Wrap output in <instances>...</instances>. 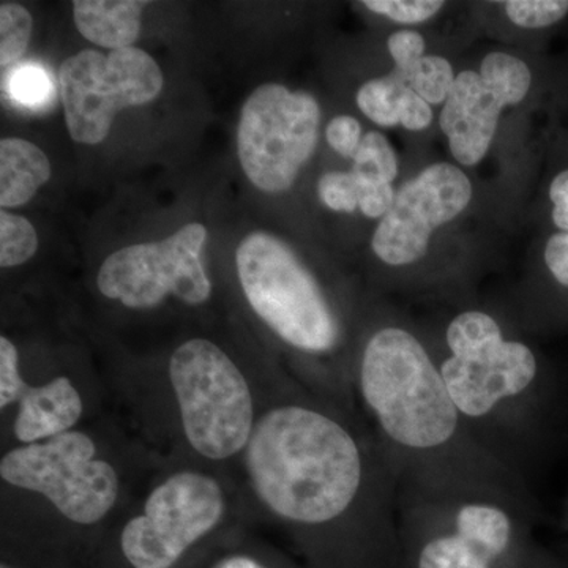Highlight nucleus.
I'll list each match as a JSON object with an SVG mask.
<instances>
[{
	"label": "nucleus",
	"instance_id": "cd10ccee",
	"mask_svg": "<svg viewBox=\"0 0 568 568\" xmlns=\"http://www.w3.org/2000/svg\"><path fill=\"white\" fill-rule=\"evenodd\" d=\"M426 48V37L417 29H396L386 40L387 54L394 63V70L403 74L405 80L418 61L428 54Z\"/></svg>",
	"mask_w": 568,
	"mask_h": 568
},
{
	"label": "nucleus",
	"instance_id": "f8f14e48",
	"mask_svg": "<svg viewBox=\"0 0 568 568\" xmlns=\"http://www.w3.org/2000/svg\"><path fill=\"white\" fill-rule=\"evenodd\" d=\"M205 239L204 224L189 223L163 241L118 250L100 267L97 287L108 301L130 310L155 308L168 297L204 305L212 295L201 261Z\"/></svg>",
	"mask_w": 568,
	"mask_h": 568
},
{
	"label": "nucleus",
	"instance_id": "a211bd4d",
	"mask_svg": "<svg viewBox=\"0 0 568 568\" xmlns=\"http://www.w3.org/2000/svg\"><path fill=\"white\" fill-rule=\"evenodd\" d=\"M534 294L558 295L556 302L568 304V234L548 233L538 246L537 271L532 276ZM548 298V301H551ZM555 302V301H552Z\"/></svg>",
	"mask_w": 568,
	"mask_h": 568
},
{
	"label": "nucleus",
	"instance_id": "1a4fd4ad",
	"mask_svg": "<svg viewBox=\"0 0 568 568\" xmlns=\"http://www.w3.org/2000/svg\"><path fill=\"white\" fill-rule=\"evenodd\" d=\"M323 111L315 95L291 91L278 82L254 89L237 129L242 170L264 193L294 185L320 142Z\"/></svg>",
	"mask_w": 568,
	"mask_h": 568
},
{
	"label": "nucleus",
	"instance_id": "412c9836",
	"mask_svg": "<svg viewBox=\"0 0 568 568\" xmlns=\"http://www.w3.org/2000/svg\"><path fill=\"white\" fill-rule=\"evenodd\" d=\"M454 63L443 54L428 52L406 77L407 85L433 108H443L457 80Z\"/></svg>",
	"mask_w": 568,
	"mask_h": 568
},
{
	"label": "nucleus",
	"instance_id": "6e6552de",
	"mask_svg": "<svg viewBox=\"0 0 568 568\" xmlns=\"http://www.w3.org/2000/svg\"><path fill=\"white\" fill-rule=\"evenodd\" d=\"M231 508V489L219 474L201 463L174 467L153 481L123 523V558L133 568H173L223 525Z\"/></svg>",
	"mask_w": 568,
	"mask_h": 568
},
{
	"label": "nucleus",
	"instance_id": "7ed1b4c3",
	"mask_svg": "<svg viewBox=\"0 0 568 568\" xmlns=\"http://www.w3.org/2000/svg\"><path fill=\"white\" fill-rule=\"evenodd\" d=\"M239 282L254 315L294 357V377L355 410L353 361L361 317L278 235L254 231L235 252Z\"/></svg>",
	"mask_w": 568,
	"mask_h": 568
},
{
	"label": "nucleus",
	"instance_id": "7c9ffc66",
	"mask_svg": "<svg viewBox=\"0 0 568 568\" xmlns=\"http://www.w3.org/2000/svg\"><path fill=\"white\" fill-rule=\"evenodd\" d=\"M436 121L435 108L406 85L399 100V125L410 133H424Z\"/></svg>",
	"mask_w": 568,
	"mask_h": 568
},
{
	"label": "nucleus",
	"instance_id": "5701e85b",
	"mask_svg": "<svg viewBox=\"0 0 568 568\" xmlns=\"http://www.w3.org/2000/svg\"><path fill=\"white\" fill-rule=\"evenodd\" d=\"M39 248L36 227L24 216L0 211V265L3 268L17 267L32 260Z\"/></svg>",
	"mask_w": 568,
	"mask_h": 568
},
{
	"label": "nucleus",
	"instance_id": "4468645a",
	"mask_svg": "<svg viewBox=\"0 0 568 568\" xmlns=\"http://www.w3.org/2000/svg\"><path fill=\"white\" fill-rule=\"evenodd\" d=\"M17 446L41 443L77 429L85 414L81 387L69 375L29 384L21 372L20 351L9 336H0V410L13 409Z\"/></svg>",
	"mask_w": 568,
	"mask_h": 568
},
{
	"label": "nucleus",
	"instance_id": "bb28decb",
	"mask_svg": "<svg viewBox=\"0 0 568 568\" xmlns=\"http://www.w3.org/2000/svg\"><path fill=\"white\" fill-rule=\"evenodd\" d=\"M321 203L332 212L354 213L358 211V183L349 171H328L317 183Z\"/></svg>",
	"mask_w": 568,
	"mask_h": 568
},
{
	"label": "nucleus",
	"instance_id": "423d86ee",
	"mask_svg": "<svg viewBox=\"0 0 568 568\" xmlns=\"http://www.w3.org/2000/svg\"><path fill=\"white\" fill-rule=\"evenodd\" d=\"M529 514L528 504L487 493L398 491L399 544L416 568H499Z\"/></svg>",
	"mask_w": 568,
	"mask_h": 568
},
{
	"label": "nucleus",
	"instance_id": "393cba45",
	"mask_svg": "<svg viewBox=\"0 0 568 568\" xmlns=\"http://www.w3.org/2000/svg\"><path fill=\"white\" fill-rule=\"evenodd\" d=\"M447 3L440 0H364L362 7L369 13L402 28L416 29L443 13Z\"/></svg>",
	"mask_w": 568,
	"mask_h": 568
},
{
	"label": "nucleus",
	"instance_id": "6ab92c4d",
	"mask_svg": "<svg viewBox=\"0 0 568 568\" xmlns=\"http://www.w3.org/2000/svg\"><path fill=\"white\" fill-rule=\"evenodd\" d=\"M351 162V173L358 182L394 185L399 175L398 153L386 134L379 130H369L365 133Z\"/></svg>",
	"mask_w": 568,
	"mask_h": 568
},
{
	"label": "nucleus",
	"instance_id": "4be33fe9",
	"mask_svg": "<svg viewBox=\"0 0 568 568\" xmlns=\"http://www.w3.org/2000/svg\"><path fill=\"white\" fill-rule=\"evenodd\" d=\"M497 6L521 31L548 32L568 18V0H507Z\"/></svg>",
	"mask_w": 568,
	"mask_h": 568
},
{
	"label": "nucleus",
	"instance_id": "c756f323",
	"mask_svg": "<svg viewBox=\"0 0 568 568\" xmlns=\"http://www.w3.org/2000/svg\"><path fill=\"white\" fill-rule=\"evenodd\" d=\"M358 212L379 223L394 207L396 189L392 183L358 182Z\"/></svg>",
	"mask_w": 568,
	"mask_h": 568
},
{
	"label": "nucleus",
	"instance_id": "473e14b6",
	"mask_svg": "<svg viewBox=\"0 0 568 568\" xmlns=\"http://www.w3.org/2000/svg\"><path fill=\"white\" fill-rule=\"evenodd\" d=\"M0 568H13V567L7 566V564H2V567H0Z\"/></svg>",
	"mask_w": 568,
	"mask_h": 568
},
{
	"label": "nucleus",
	"instance_id": "f257e3e1",
	"mask_svg": "<svg viewBox=\"0 0 568 568\" xmlns=\"http://www.w3.org/2000/svg\"><path fill=\"white\" fill-rule=\"evenodd\" d=\"M261 514L306 540L388 556L398 481L361 414L280 373L241 457Z\"/></svg>",
	"mask_w": 568,
	"mask_h": 568
},
{
	"label": "nucleus",
	"instance_id": "c85d7f7f",
	"mask_svg": "<svg viewBox=\"0 0 568 568\" xmlns=\"http://www.w3.org/2000/svg\"><path fill=\"white\" fill-rule=\"evenodd\" d=\"M364 136V126L354 115H336L325 126V141L336 155L345 160L354 159Z\"/></svg>",
	"mask_w": 568,
	"mask_h": 568
},
{
	"label": "nucleus",
	"instance_id": "ddd939ff",
	"mask_svg": "<svg viewBox=\"0 0 568 568\" xmlns=\"http://www.w3.org/2000/svg\"><path fill=\"white\" fill-rule=\"evenodd\" d=\"M537 84L526 59L495 50L484 55L478 69L459 70L437 123L454 163L473 170L487 159L508 108L521 106Z\"/></svg>",
	"mask_w": 568,
	"mask_h": 568
},
{
	"label": "nucleus",
	"instance_id": "2f4dec72",
	"mask_svg": "<svg viewBox=\"0 0 568 568\" xmlns=\"http://www.w3.org/2000/svg\"><path fill=\"white\" fill-rule=\"evenodd\" d=\"M215 568H265L263 564L257 562L250 556H233V558L224 559Z\"/></svg>",
	"mask_w": 568,
	"mask_h": 568
},
{
	"label": "nucleus",
	"instance_id": "9d476101",
	"mask_svg": "<svg viewBox=\"0 0 568 568\" xmlns=\"http://www.w3.org/2000/svg\"><path fill=\"white\" fill-rule=\"evenodd\" d=\"M474 193L473 179L454 162L428 164L396 189L394 207L376 224L369 241L386 282L416 284L433 239L465 215Z\"/></svg>",
	"mask_w": 568,
	"mask_h": 568
},
{
	"label": "nucleus",
	"instance_id": "f3484780",
	"mask_svg": "<svg viewBox=\"0 0 568 568\" xmlns=\"http://www.w3.org/2000/svg\"><path fill=\"white\" fill-rule=\"evenodd\" d=\"M407 82L403 74L392 69L383 77L372 78L358 88L355 102L358 110L379 129L399 125V100Z\"/></svg>",
	"mask_w": 568,
	"mask_h": 568
},
{
	"label": "nucleus",
	"instance_id": "f03ea898",
	"mask_svg": "<svg viewBox=\"0 0 568 568\" xmlns=\"http://www.w3.org/2000/svg\"><path fill=\"white\" fill-rule=\"evenodd\" d=\"M353 394L398 491L487 493L530 506L523 476L467 428L425 332L387 305L365 308Z\"/></svg>",
	"mask_w": 568,
	"mask_h": 568
},
{
	"label": "nucleus",
	"instance_id": "dca6fc26",
	"mask_svg": "<svg viewBox=\"0 0 568 568\" xmlns=\"http://www.w3.org/2000/svg\"><path fill=\"white\" fill-rule=\"evenodd\" d=\"M51 178V163L40 148L21 138L0 141V205L20 207Z\"/></svg>",
	"mask_w": 568,
	"mask_h": 568
},
{
	"label": "nucleus",
	"instance_id": "aec40b11",
	"mask_svg": "<svg viewBox=\"0 0 568 568\" xmlns=\"http://www.w3.org/2000/svg\"><path fill=\"white\" fill-rule=\"evenodd\" d=\"M552 141L551 170L545 185V209L549 233L568 234V133Z\"/></svg>",
	"mask_w": 568,
	"mask_h": 568
},
{
	"label": "nucleus",
	"instance_id": "a878e982",
	"mask_svg": "<svg viewBox=\"0 0 568 568\" xmlns=\"http://www.w3.org/2000/svg\"><path fill=\"white\" fill-rule=\"evenodd\" d=\"M11 99L28 108H40L52 97L50 74L37 65H22L11 71L7 84Z\"/></svg>",
	"mask_w": 568,
	"mask_h": 568
},
{
	"label": "nucleus",
	"instance_id": "20e7f679",
	"mask_svg": "<svg viewBox=\"0 0 568 568\" xmlns=\"http://www.w3.org/2000/svg\"><path fill=\"white\" fill-rule=\"evenodd\" d=\"M458 413L489 454L521 474L540 358L503 316L462 306L439 335H426Z\"/></svg>",
	"mask_w": 568,
	"mask_h": 568
},
{
	"label": "nucleus",
	"instance_id": "39448f33",
	"mask_svg": "<svg viewBox=\"0 0 568 568\" xmlns=\"http://www.w3.org/2000/svg\"><path fill=\"white\" fill-rule=\"evenodd\" d=\"M278 373L253 384L222 346L192 338L175 347L168 383L186 450L201 465L241 459Z\"/></svg>",
	"mask_w": 568,
	"mask_h": 568
},
{
	"label": "nucleus",
	"instance_id": "b1692460",
	"mask_svg": "<svg viewBox=\"0 0 568 568\" xmlns=\"http://www.w3.org/2000/svg\"><path fill=\"white\" fill-rule=\"evenodd\" d=\"M33 21L20 3L0 6V65L2 69L21 61L31 43Z\"/></svg>",
	"mask_w": 568,
	"mask_h": 568
},
{
	"label": "nucleus",
	"instance_id": "9b49d317",
	"mask_svg": "<svg viewBox=\"0 0 568 568\" xmlns=\"http://www.w3.org/2000/svg\"><path fill=\"white\" fill-rule=\"evenodd\" d=\"M163 89V73L140 48L84 50L59 69V91L67 130L81 144H100L119 111L151 103Z\"/></svg>",
	"mask_w": 568,
	"mask_h": 568
},
{
	"label": "nucleus",
	"instance_id": "2eb2a0df",
	"mask_svg": "<svg viewBox=\"0 0 568 568\" xmlns=\"http://www.w3.org/2000/svg\"><path fill=\"white\" fill-rule=\"evenodd\" d=\"M142 0H74L73 18L81 36L108 50L132 48L141 32Z\"/></svg>",
	"mask_w": 568,
	"mask_h": 568
},
{
	"label": "nucleus",
	"instance_id": "0eeeda50",
	"mask_svg": "<svg viewBox=\"0 0 568 568\" xmlns=\"http://www.w3.org/2000/svg\"><path fill=\"white\" fill-rule=\"evenodd\" d=\"M0 478L3 487L43 497L71 525L92 528L121 511V470L88 429L9 448Z\"/></svg>",
	"mask_w": 568,
	"mask_h": 568
}]
</instances>
